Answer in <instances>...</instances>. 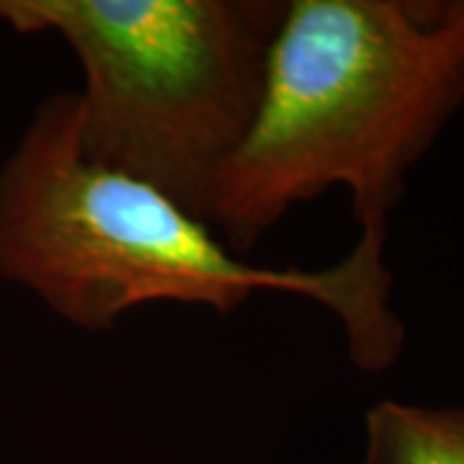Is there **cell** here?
I'll use <instances>...</instances> for the list:
<instances>
[{
  "label": "cell",
  "mask_w": 464,
  "mask_h": 464,
  "mask_svg": "<svg viewBox=\"0 0 464 464\" xmlns=\"http://www.w3.org/2000/svg\"><path fill=\"white\" fill-rule=\"evenodd\" d=\"M0 279L81 331H111L142 304L230 315L256 292H286L341 320L364 372L392 366L405 346L384 248L356 240L325 268L250 264L163 191L88 163L75 91L42 101L0 166Z\"/></svg>",
  "instance_id": "obj_1"
},
{
  "label": "cell",
  "mask_w": 464,
  "mask_h": 464,
  "mask_svg": "<svg viewBox=\"0 0 464 464\" xmlns=\"http://www.w3.org/2000/svg\"><path fill=\"white\" fill-rule=\"evenodd\" d=\"M464 103V0H286L264 93L201 219L246 256L333 186L384 248L405 176Z\"/></svg>",
  "instance_id": "obj_2"
},
{
  "label": "cell",
  "mask_w": 464,
  "mask_h": 464,
  "mask_svg": "<svg viewBox=\"0 0 464 464\" xmlns=\"http://www.w3.org/2000/svg\"><path fill=\"white\" fill-rule=\"evenodd\" d=\"M286 0H0V24L54 34L83 67L78 148L201 217L264 93Z\"/></svg>",
  "instance_id": "obj_3"
},
{
  "label": "cell",
  "mask_w": 464,
  "mask_h": 464,
  "mask_svg": "<svg viewBox=\"0 0 464 464\" xmlns=\"http://www.w3.org/2000/svg\"><path fill=\"white\" fill-rule=\"evenodd\" d=\"M364 464H464V408L382 400L364 418Z\"/></svg>",
  "instance_id": "obj_4"
}]
</instances>
